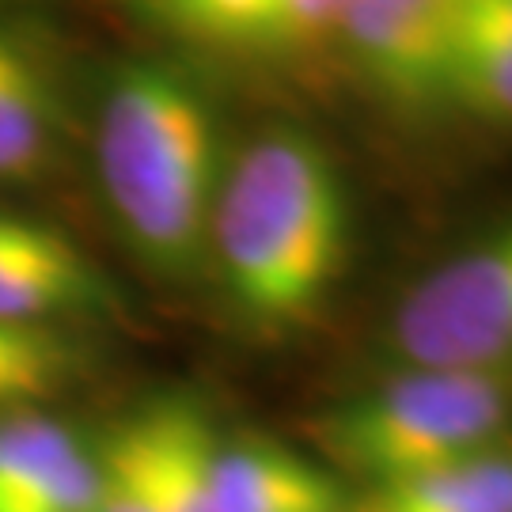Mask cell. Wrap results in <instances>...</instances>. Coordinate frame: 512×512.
Here are the masks:
<instances>
[{
    "mask_svg": "<svg viewBox=\"0 0 512 512\" xmlns=\"http://www.w3.org/2000/svg\"><path fill=\"white\" fill-rule=\"evenodd\" d=\"M353 239V190L315 133L274 122L232 145L209 220L205 277L251 338L308 334L349 274Z\"/></svg>",
    "mask_w": 512,
    "mask_h": 512,
    "instance_id": "cell-1",
    "label": "cell"
},
{
    "mask_svg": "<svg viewBox=\"0 0 512 512\" xmlns=\"http://www.w3.org/2000/svg\"><path fill=\"white\" fill-rule=\"evenodd\" d=\"M95 183L114 236L164 285L205 277L209 220L232 156L217 95L171 57L114 65L95 103Z\"/></svg>",
    "mask_w": 512,
    "mask_h": 512,
    "instance_id": "cell-2",
    "label": "cell"
},
{
    "mask_svg": "<svg viewBox=\"0 0 512 512\" xmlns=\"http://www.w3.org/2000/svg\"><path fill=\"white\" fill-rule=\"evenodd\" d=\"M512 437V376L380 368L308 418L311 456L353 494L429 475Z\"/></svg>",
    "mask_w": 512,
    "mask_h": 512,
    "instance_id": "cell-3",
    "label": "cell"
},
{
    "mask_svg": "<svg viewBox=\"0 0 512 512\" xmlns=\"http://www.w3.org/2000/svg\"><path fill=\"white\" fill-rule=\"evenodd\" d=\"M380 368L512 376V209L433 258L391 300Z\"/></svg>",
    "mask_w": 512,
    "mask_h": 512,
    "instance_id": "cell-4",
    "label": "cell"
},
{
    "mask_svg": "<svg viewBox=\"0 0 512 512\" xmlns=\"http://www.w3.org/2000/svg\"><path fill=\"white\" fill-rule=\"evenodd\" d=\"M126 319V293L65 228L0 205V323L92 330Z\"/></svg>",
    "mask_w": 512,
    "mask_h": 512,
    "instance_id": "cell-5",
    "label": "cell"
},
{
    "mask_svg": "<svg viewBox=\"0 0 512 512\" xmlns=\"http://www.w3.org/2000/svg\"><path fill=\"white\" fill-rule=\"evenodd\" d=\"M463 0H353L338 46L372 92L403 110H440Z\"/></svg>",
    "mask_w": 512,
    "mask_h": 512,
    "instance_id": "cell-6",
    "label": "cell"
},
{
    "mask_svg": "<svg viewBox=\"0 0 512 512\" xmlns=\"http://www.w3.org/2000/svg\"><path fill=\"white\" fill-rule=\"evenodd\" d=\"M73 141V84L65 50L46 27L0 19V186L54 175Z\"/></svg>",
    "mask_w": 512,
    "mask_h": 512,
    "instance_id": "cell-7",
    "label": "cell"
},
{
    "mask_svg": "<svg viewBox=\"0 0 512 512\" xmlns=\"http://www.w3.org/2000/svg\"><path fill=\"white\" fill-rule=\"evenodd\" d=\"M103 478V437L57 406L0 414V512H92Z\"/></svg>",
    "mask_w": 512,
    "mask_h": 512,
    "instance_id": "cell-8",
    "label": "cell"
},
{
    "mask_svg": "<svg viewBox=\"0 0 512 512\" xmlns=\"http://www.w3.org/2000/svg\"><path fill=\"white\" fill-rule=\"evenodd\" d=\"M209 512H353V490L327 463L270 433H217Z\"/></svg>",
    "mask_w": 512,
    "mask_h": 512,
    "instance_id": "cell-9",
    "label": "cell"
},
{
    "mask_svg": "<svg viewBox=\"0 0 512 512\" xmlns=\"http://www.w3.org/2000/svg\"><path fill=\"white\" fill-rule=\"evenodd\" d=\"M349 8L353 0H220L183 38L239 57H293L338 42Z\"/></svg>",
    "mask_w": 512,
    "mask_h": 512,
    "instance_id": "cell-10",
    "label": "cell"
},
{
    "mask_svg": "<svg viewBox=\"0 0 512 512\" xmlns=\"http://www.w3.org/2000/svg\"><path fill=\"white\" fill-rule=\"evenodd\" d=\"M152 448L160 512H209V459L220 425L186 387L156 391L137 403Z\"/></svg>",
    "mask_w": 512,
    "mask_h": 512,
    "instance_id": "cell-11",
    "label": "cell"
},
{
    "mask_svg": "<svg viewBox=\"0 0 512 512\" xmlns=\"http://www.w3.org/2000/svg\"><path fill=\"white\" fill-rule=\"evenodd\" d=\"M444 107L512 129V0H463Z\"/></svg>",
    "mask_w": 512,
    "mask_h": 512,
    "instance_id": "cell-12",
    "label": "cell"
},
{
    "mask_svg": "<svg viewBox=\"0 0 512 512\" xmlns=\"http://www.w3.org/2000/svg\"><path fill=\"white\" fill-rule=\"evenodd\" d=\"M353 512H512V437L429 475L353 494Z\"/></svg>",
    "mask_w": 512,
    "mask_h": 512,
    "instance_id": "cell-13",
    "label": "cell"
},
{
    "mask_svg": "<svg viewBox=\"0 0 512 512\" xmlns=\"http://www.w3.org/2000/svg\"><path fill=\"white\" fill-rule=\"evenodd\" d=\"M99 365L88 330H38L0 323V414L57 406Z\"/></svg>",
    "mask_w": 512,
    "mask_h": 512,
    "instance_id": "cell-14",
    "label": "cell"
},
{
    "mask_svg": "<svg viewBox=\"0 0 512 512\" xmlns=\"http://www.w3.org/2000/svg\"><path fill=\"white\" fill-rule=\"evenodd\" d=\"M92 512H160L152 448L137 406L103 437V478Z\"/></svg>",
    "mask_w": 512,
    "mask_h": 512,
    "instance_id": "cell-15",
    "label": "cell"
},
{
    "mask_svg": "<svg viewBox=\"0 0 512 512\" xmlns=\"http://www.w3.org/2000/svg\"><path fill=\"white\" fill-rule=\"evenodd\" d=\"M133 4H137V12H141L152 27L183 38L209 8H217L220 0H133Z\"/></svg>",
    "mask_w": 512,
    "mask_h": 512,
    "instance_id": "cell-16",
    "label": "cell"
},
{
    "mask_svg": "<svg viewBox=\"0 0 512 512\" xmlns=\"http://www.w3.org/2000/svg\"><path fill=\"white\" fill-rule=\"evenodd\" d=\"M8 4H19V0H0V8H8Z\"/></svg>",
    "mask_w": 512,
    "mask_h": 512,
    "instance_id": "cell-17",
    "label": "cell"
}]
</instances>
